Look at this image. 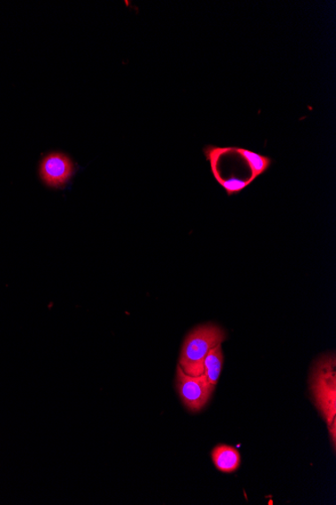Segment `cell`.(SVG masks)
<instances>
[{"instance_id": "obj_5", "label": "cell", "mask_w": 336, "mask_h": 505, "mask_svg": "<svg viewBox=\"0 0 336 505\" xmlns=\"http://www.w3.org/2000/svg\"><path fill=\"white\" fill-rule=\"evenodd\" d=\"M214 467L223 473H234L241 466V454L238 449L229 445H218L212 451Z\"/></svg>"}, {"instance_id": "obj_6", "label": "cell", "mask_w": 336, "mask_h": 505, "mask_svg": "<svg viewBox=\"0 0 336 505\" xmlns=\"http://www.w3.org/2000/svg\"><path fill=\"white\" fill-rule=\"evenodd\" d=\"M236 150L239 157H241L251 170V181L260 177L261 175L266 173L273 160L271 158L257 154V152L236 147Z\"/></svg>"}, {"instance_id": "obj_8", "label": "cell", "mask_w": 336, "mask_h": 505, "mask_svg": "<svg viewBox=\"0 0 336 505\" xmlns=\"http://www.w3.org/2000/svg\"><path fill=\"white\" fill-rule=\"evenodd\" d=\"M219 184L223 189H225L228 196L230 197L239 194V192H242L252 183L249 180L231 177L228 179H222Z\"/></svg>"}, {"instance_id": "obj_4", "label": "cell", "mask_w": 336, "mask_h": 505, "mask_svg": "<svg viewBox=\"0 0 336 505\" xmlns=\"http://www.w3.org/2000/svg\"><path fill=\"white\" fill-rule=\"evenodd\" d=\"M74 173V163L68 156L61 152H53L46 156L39 166V175L43 182L52 188L65 186Z\"/></svg>"}, {"instance_id": "obj_1", "label": "cell", "mask_w": 336, "mask_h": 505, "mask_svg": "<svg viewBox=\"0 0 336 505\" xmlns=\"http://www.w3.org/2000/svg\"><path fill=\"white\" fill-rule=\"evenodd\" d=\"M335 356L326 355L318 360L311 375V390L315 405L327 423L335 448L336 438V372Z\"/></svg>"}, {"instance_id": "obj_3", "label": "cell", "mask_w": 336, "mask_h": 505, "mask_svg": "<svg viewBox=\"0 0 336 505\" xmlns=\"http://www.w3.org/2000/svg\"><path fill=\"white\" fill-rule=\"evenodd\" d=\"M177 389L183 405L189 411H202L213 395L214 387L207 381L205 374L191 376L178 365Z\"/></svg>"}, {"instance_id": "obj_2", "label": "cell", "mask_w": 336, "mask_h": 505, "mask_svg": "<svg viewBox=\"0 0 336 505\" xmlns=\"http://www.w3.org/2000/svg\"><path fill=\"white\" fill-rule=\"evenodd\" d=\"M227 339V334L220 326L201 325L189 332L181 347L180 366L191 376L204 374L205 358L210 350Z\"/></svg>"}, {"instance_id": "obj_7", "label": "cell", "mask_w": 336, "mask_h": 505, "mask_svg": "<svg viewBox=\"0 0 336 505\" xmlns=\"http://www.w3.org/2000/svg\"><path fill=\"white\" fill-rule=\"evenodd\" d=\"M223 364V355L222 344H219V346L210 350L209 354L206 356L204 363V374L214 387L217 386L219 382Z\"/></svg>"}]
</instances>
